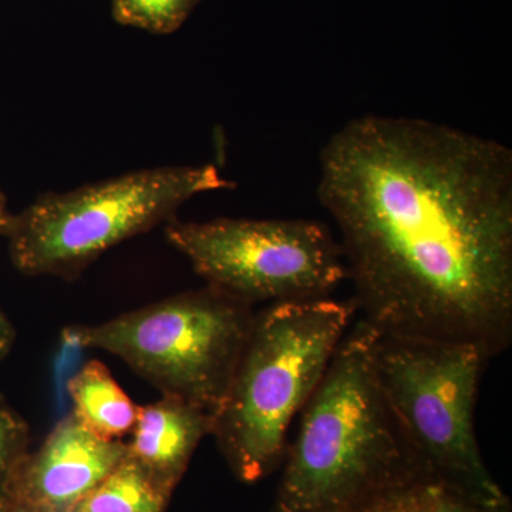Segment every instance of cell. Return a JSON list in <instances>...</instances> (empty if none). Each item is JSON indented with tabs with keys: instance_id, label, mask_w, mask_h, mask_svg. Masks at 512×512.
I'll return each mask as SVG.
<instances>
[{
	"instance_id": "cell-1",
	"label": "cell",
	"mask_w": 512,
	"mask_h": 512,
	"mask_svg": "<svg viewBox=\"0 0 512 512\" xmlns=\"http://www.w3.org/2000/svg\"><path fill=\"white\" fill-rule=\"evenodd\" d=\"M357 311L380 335L512 339V151L409 117L349 121L320 153Z\"/></svg>"
},
{
	"instance_id": "cell-2",
	"label": "cell",
	"mask_w": 512,
	"mask_h": 512,
	"mask_svg": "<svg viewBox=\"0 0 512 512\" xmlns=\"http://www.w3.org/2000/svg\"><path fill=\"white\" fill-rule=\"evenodd\" d=\"M379 332L357 319L301 412L271 512H348L424 468L382 392Z\"/></svg>"
},
{
	"instance_id": "cell-3",
	"label": "cell",
	"mask_w": 512,
	"mask_h": 512,
	"mask_svg": "<svg viewBox=\"0 0 512 512\" xmlns=\"http://www.w3.org/2000/svg\"><path fill=\"white\" fill-rule=\"evenodd\" d=\"M355 301L272 303L254 316L211 436L239 481L284 461L288 433L356 318Z\"/></svg>"
},
{
	"instance_id": "cell-4",
	"label": "cell",
	"mask_w": 512,
	"mask_h": 512,
	"mask_svg": "<svg viewBox=\"0 0 512 512\" xmlns=\"http://www.w3.org/2000/svg\"><path fill=\"white\" fill-rule=\"evenodd\" d=\"M212 164L133 171L67 192H46L15 215L6 235L23 275L73 281L104 252L175 220L202 192L232 188Z\"/></svg>"
},
{
	"instance_id": "cell-5",
	"label": "cell",
	"mask_w": 512,
	"mask_h": 512,
	"mask_svg": "<svg viewBox=\"0 0 512 512\" xmlns=\"http://www.w3.org/2000/svg\"><path fill=\"white\" fill-rule=\"evenodd\" d=\"M254 316L249 303L207 286L73 333L84 348L119 357L163 396L178 397L215 417Z\"/></svg>"
},
{
	"instance_id": "cell-6",
	"label": "cell",
	"mask_w": 512,
	"mask_h": 512,
	"mask_svg": "<svg viewBox=\"0 0 512 512\" xmlns=\"http://www.w3.org/2000/svg\"><path fill=\"white\" fill-rule=\"evenodd\" d=\"M491 357L473 343L377 336V380L421 466L488 501L508 498L488 471L476 404Z\"/></svg>"
},
{
	"instance_id": "cell-7",
	"label": "cell",
	"mask_w": 512,
	"mask_h": 512,
	"mask_svg": "<svg viewBox=\"0 0 512 512\" xmlns=\"http://www.w3.org/2000/svg\"><path fill=\"white\" fill-rule=\"evenodd\" d=\"M164 232L208 286L252 306L329 298L348 279L342 248L320 222L173 220Z\"/></svg>"
},
{
	"instance_id": "cell-8",
	"label": "cell",
	"mask_w": 512,
	"mask_h": 512,
	"mask_svg": "<svg viewBox=\"0 0 512 512\" xmlns=\"http://www.w3.org/2000/svg\"><path fill=\"white\" fill-rule=\"evenodd\" d=\"M126 454V443L101 439L70 413L26 453L6 493L45 512H72Z\"/></svg>"
},
{
	"instance_id": "cell-9",
	"label": "cell",
	"mask_w": 512,
	"mask_h": 512,
	"mask_svg": "<svg viewBox=\"0 0 512 512\" xmlns=\"http://www.w3.org/2000/svg\"><path fill=\"white\" fill-rule=\"evenodd\" d=\"M214 429V414L173 396L141 406L128 456L174 493L195 450Z\"/></svg>"
},
{
	"instance_id": "cell-10",
	"label": "cell",
	"mask_w": 512,
	"mask_h": 512,
	"mask_svg": "<svg viewBox=\"0 0 512 512\" xmlns=\"http://www.w3.org/2000/svg\"><path fill=\"white\" fill-rule=\"evenodd\" d=\"M348 512H512L510 498L488 501L426 468L400 478Z\"/></svg>"
},
{
	"instance_id": "cell-11",
	"label": "cell",
	"mask_w": 512,
	"mask_h": 512,
	"mask_svg": "<svg viewBox=\"0 0 512 512\" xmlns=\"http://www.w3.org/2000/svg\"><path fill=\"white\" fill-rule=\"evenodd\" d=\"M73 414L96 436L121 440L131 434L140 407L100 360H90L69 383Z\"/></svg>"
},
{
	"instance_id": "cell-12",
	"label": "cell",
	"mask_w": 512,
	"mask_h": 512,
	"mask_svg": "<svg viewBox=\"0 0 512 512\" xmlns=\"http://www.w3.org/2000/svg\"><path fill=\"white\" fill-rule=\"evenodd\" d=\"M171 495L127 453L72 512H165Z\"/></svg>"
},
{
	"instance_id": "cell-13",
	"label": "cell",
	"mask_w": 512,
	"mask_h": 512,
	"mask_svg": "<svg viewBox=\"0 0 512 512\" xmlns=\"http://www.w3.org/2000/svg\"><path fill=\"white\" fill-rule=\"evenodd\" d=\"M197 0H111L117 22L156 35H170L190 16Z\"/></svg>"
},
{
	"instance_id": "cell-14",
	"label": "cell",
	"mask_w": 512,
	"mask_h": 512,
	"mask_svg": "<svg viewBox=\"0 0 512 512\" xmlns=\"http://www.w3.org/2000/svg\"><path fill=\"white\" fill-rule=\"evenodd\" d=\"M28 423L0 396V495L8 491L10 480L29 451Z\"/></svg>"
},
{
	"instance_id": "cell-15",
	"label": "cell",
	"mask_w": 512,
	"mask_h": 512,
	"mask_svg": "<svg viewBox=\"0 0 512 512\" xmlns=\"http://www.w3.org/2000/svg\"><path fill=\"white\" fill-rule=\"evenodd\" d=\"M16 330L15 326L12 325L8 315L3 311L0 306V363L6 359L15 345Z\"/></svg>"
},
{
	"instance_id": "cell-16",
	"label": "cell",
	"mask_w": 512,
	"mask_h": 512,
	"mask_svg": "<svg viewBox=\"0 0 512 512\" xmlns=\"http://www.w3.org/2000/svg\"><path fill=\"white\" fill-rule=\"evenodd\" d=\"M0 512H45L8 493L0 495Z\"/></svg>"
},
{
	"instance_id": "cell-17",
	"label": "cell",
	"mask_w": 512,
	"mask_h": 512,
	"mask_svg": "<svg viewBox=\"0 0 512 512\" xmlns=\"http://www.w3.org/2000/svg\"><path fill=\"white\" fill-rule=\"evenodd\" d=\"M13 220H15V214L9 211L8 201H6L3 192L0 191V235L6 238L10 228H12Z\"/></svg>"
}]
</instances>
